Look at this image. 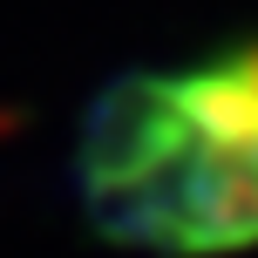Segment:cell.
Listing matches in <instances>:
<instances>
[{"mask_svg": "<svg viewBox=\"0 0 258 258\" xmlns=\"http://www.w3.org/2000/svg\"><path fill=\"white\" fill-rule=\"evenodd\" d=\"M75 204L116 251L258 245V41L102 82L75 129Z\"/></svg>", "mask_w": 258, "mask_h": 258, "instance_id": "1", "label": "cell"}]
</instances>
